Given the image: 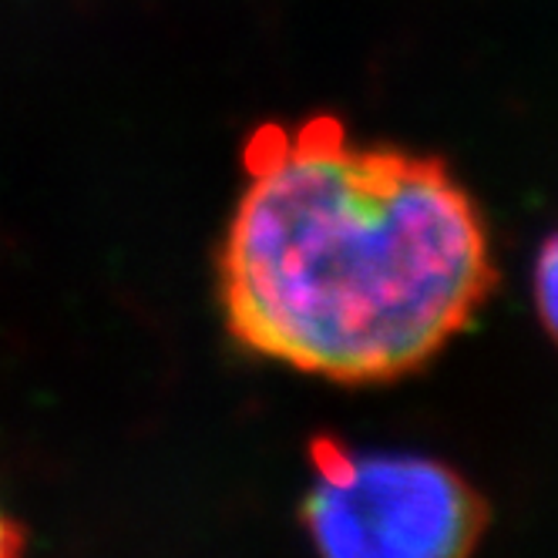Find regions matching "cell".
<instances>
[{
  "instance_id": "cell-1",
  "label": "cell",
  "mask_w": 558,
  "mask_h": 558,
  "mask_svg": "<svg viewBox=\"0 0 558 558\" xmlns=\"http://www.w3.org/2000/svg\"><path fill=\"white\" fill-rule=\"evenodd\" d=\"M495 283L488 229L437 158L353 142L337 118L266 125L219 250L239 347L337 384L421 371Z\"/></svg>"
},
{
  "instance_id": "cell-2",
  "label": "cell",
  "mask_w": 558,
  "mask_h": 558,
  "mask_svg": "<svg viewBox=\"0 0 558 558\" xmlns=\"http://www.w3.org/2000/svg\"><path fill=\"white\" fill-rule=\"evenodd\" d=\"M303 525L320 558H471L488 508L464 477L424 454L310 445Z\"/></svg>"
},
{
  "instance_id": "cell-3",
  "label": "cell",
  "mask_w": 558,
  "mask_h": 558,
  "mask_svg": "<svg viewBox=\"0 0 558 558\" xmlns=\"http://www.w3.org/2000/svg\"><path fill=\"white\" fill-rule=\"evenodd\" d=\"M535 306L545 330L558 343V232L548 235L535 263Z\"/></svg>"
},
{
  "instance_id": "cell-4",
  "label": "cell",
  "mask_w": 558,
  "mask_h": 558,
  "mask_svg": "<svg viewBox=\"0 0 558 558\" xmlns=\"http://www.w3.org/2000/svg\"><path fill=\"white\" fill-rule=\"evenodd\" d=\"M21 551H24V535L4 514V508H0V558H21Z\"/></svg>"
}]
</instances>
